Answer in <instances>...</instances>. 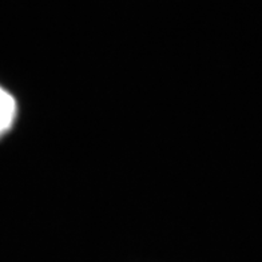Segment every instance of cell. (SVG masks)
Instances as JSON below:
<instances>
[{"mask_svg": "<svg viewBox=\"0 0 262 262\" xmlns=\"http://www.w3.org/2000/svg\"><path fill=\"white\" fill-rule=\"evenodd\" d=\"M17 118V102L7 89L0 84V138L7 135Z\"/></svg>", "mask_w": 262, "mask_h": 262, "instance_id": "6da1fadb", "label": "cell"}]
</instances>
